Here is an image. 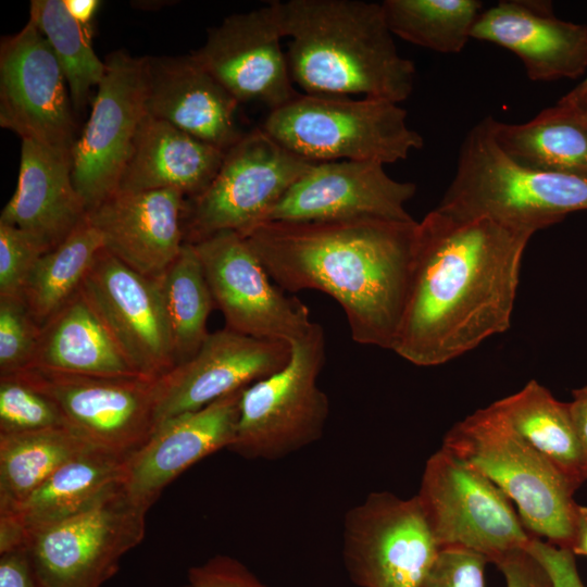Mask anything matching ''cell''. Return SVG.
<instances>
[{
  "label": "cell",
  "mask_w": 587,
  "mask_h": 587,
  "mask_svg": "<svg viewBox=\"0 0 587 587\" xmlns=\"http://www.w3.org/2000/svg\"><path fill=\"white\" fill-rule=\"evenodd\" d=\"M290 359L278 372L241 391L235 437L227 448L248 460L287 457L323 435L329 401L317 385L325 361L320 324L290 344Z\"/></svg>",
  "instance_id": "52a82bcc"
},
{
  "label": "cell",
  "mask_w": 587,
  "mask_h": 587,
  "mask_svg": "<svg viewBox=\"0 0 587 587\" xmlns=\"http://www.w3.org/2000/svg\"><path fill=\"white\" fill-rule=\"evenodd\" d=\"M314 163L289 151L261 127L246 133L225 152L210 185L187 199L185 240L189 243L222 230L243 234Z\"/></svg>",
  "instance_id": "30bf717a"
},
{
  "label": "cell",
  "mask_w": 587,
  "mask_h": 587,
  "mask_svg": "<svg viewBox=\"0 0 587 587\" xmlns=\"http://www.w3.org/2000/svg\"><path fill=\"white\" fill-rule=\"evenodd\" d=\"M192 245L227 328L289 345L310 332L308 307L271 283L241 234L222 230Z\"/></svg>",
  "instance_id": "4fadbf2b"
},
{
  "label": "cell",
  "mask_w": 587,
  "mask_h": 587,
  "mask_svg": "<svg viewBox=\"0 0 587 587\" xmlns=\"http://www.w3.org/2000/svg\"><path fill=\"white\" fill-rule=\"evenodd\" d=\"M491 129L499 148L524 167L587 176V126L569 105L557 103L521 124L492 117Z\"/></svg>",
  "instance_id": "83f0119b"
},
{
  "label": "cell",
  "mask_w": 587,
  "mask_h": 587,
  "mask_svg": "<svg viewBox=\"0 0 587 587\" xmlns=\"http://www.w3.org/2000/svg\"><path fill=\"white\" fill-rule=\"evenodd\" d=\"M80 288L139 375L160 378L176 365L157 277L140 274L103 248Z\"/></svg>",
  "instance_id": "e0dca14e"
},
{
  "label": "cell",
  "mask_w": 587,
  "mask_h": 587,
  "mask_svg": "<svg viewBox=\"0 0 587 587\" xmlns=\"http://www.w3.org/2000/svg\"><path fill=\"white\" fill-rule=\"evenodd\" d=\"M91 446L68 427L0 434V513L16 510L61 465Z\"/></svg>",
  "instance_id": "f546056e"
},
{
  "label": "cell",
  "mask_w": 587,
  "mask_h": 587,
  "mask_svg": "<svg viewBox=\"0 0 587 587\" xmlns=\"http://www.w3.org/2000/svg\"><path fill=\"white\" fill-rule=\"evenodd\" d=\"M0 125L72 157L76 123L70 89L45 36L29 18L0 45Z\"/></svg>",
  "instance_id": "5bb4252c"
},
{
  "label": "cell",
  "mask_w": 587,
  "mask_h": 587,
  "mask_svg": "<svg viewBox=\"0 0 587 587\" xmlns=\"http://www.w3.org/2000/svg\"><path fill=\"white\" fill-rule=\"evenodd\" d=\"M88 215L72 178V157L22 139L17 185L0 222L20 228L46 251L73 233Z\"/></svg>",
  "instance_id": "cb8c5ba5"
},
{
  "label": "cell",
  "mask_w": 587,
  "mask_h": 587,
  "mask_svg": "<svg viewBox=\"0 0 587 587\" xmlns=\"http://www.w3.org/2000/svg\"><path fill=\"white\" fill-rule=\"evenodd\" d=\"M502 572L507 587H552L544 566L526 550H514L495 563Z\"/></svg>",
  "instance_id": "60d3db41"
},
{
  "label": "cell",
  "mask_w": 587,
  "mask_h": 587,
  "mask_svg": "<svg viewBox=\"0 0 587 587\" xmlns=\"http://www.w3.org/2000/svg\"><path fill=\"white\" fill-rule=\"evenodd\" d=\"M67 427L58 403L24 374L0 377V434Z\"/></svg>",
  "instance_id": "e575fe53"
},
{
  "label": "cell",
  "mask_w": 587,
  "mask_h": 587,
  "mask_svg": "<svg viewBox=\"0 0 587 587\" xmlns=\"http://www.w3.org/2000/svg\"><path fill=\"white\" fill-rule=\"evenodd\" d=\"M282 38L277 1H273L228 15L208 30L205 42L192 54L239 103L258 101L272 111L299 95Z\"/></svg>",
  "instance_id": "2e32d148"
},
{
  "label": "cell",
  "mask_w": 587,
  "mask_h": 587,
  "mask_svg": "<svg viewBox=\"0 0 587 587\" xmlns=\"http://www.w3.org/2000/svg\"><path fill=\"white\" fill-rule=\"evenodd\" d=\"M442 448L489 478L512 500L525 528L560 548L573 545L577 489L490 404L452 426Z\"/></svg>",
  "instance_id": "5b68a950"
},
{
  "label": "cell",
  "mask_w": 587,
  "mask_h": 587,
  "mask_svg": "<svg viewBox=\"0 0 587 587\" xmlns=\"http://www.w3.org/2000/svg\"><path fill=\"white\" fill-rule=\"evenodd\" d=\"M71 15L89 33L92 34V23L101 1L98 0H64Z\"/></svg>",
  "instance_id": "f6af8a7d"
},
{
  "label": "cell",
  "mask_w": 587,
  "mask_h": 587,
  "mask_svg": "<svg viewBox=\"0 0 587 587\" xmlns=\"http://www.w3.org/2000/svg\"><path fill=\"white\" fill-rule=\"evenodd\" d=\"M294 84L304 93L407 100L415 66L394 41L382 3L361 0L277 1Z\"/></svg>",
  "instance_id": "3957f363"
},
{
  "label": "cell",
  "mask_w": 587,
  "mask_h": 587,
  "mask_svg": "<svg viewBox=\"0 0 587 587\" xmlns=\"http://www.w3.org/2000/svg\"><path fill=\"white\" fill-rule=\"evenodd\" d=\"M33 367L89 376H141L80 287L41 325Z\"/></svg>",
  "instance_id": "484cf974"
},
{
  "label": "cell",
  "mask_w": 587,
  "mask_h": 587,
  "mask_svg": "<svg viewBox=\"0 0 587 587\" xmlns=\"http://www.w3.org/2000/svg\"><path fill=\"white\" fill-rule=\"evenodd\" d=\"M375 161L314 163L270 208L260 223L383 217L408 221L413 183L391 178ZM259 223V224H260Z\"/></svg>",
  "instance_id": "d6986e66"
},
{
  "label": "cell",
  "mask_w": 587,
  "mask_h": 587,
  "mask_svg": "<svg viewBox=\"0 0 587 587\" xmlns=\"http://www.w3.org/2000/svg\"><path fill=\"white\" fill-rule=\"evenodd\" d=\"M88 121L72 149V178L88 213L118 190L137 129L147 115L143 57L107 55Z\"/></svg>",
  "instance_id": "7c38bea8"
},
{
  "label": "cell",
  "mask_w": 587,
  "mask_h": 587,
  "mask_svg": "<svg viewBox=\"0 0 587 587\" xmlns=\"http://www.w3.org/2000/svg\"><path fill=\"white\" fill-rule=\"evenodd\" d=\"M187 197L173 189L116 191L87 215L103 248L133 270L158 277L185 240Z\"/></svg>",
  "instance_id": "7402d4cb"
},
{
  "label": "cell",
  "mask_w": 587,
  "mask_h": 587,
  "mask_svg": "<svg viewBox=\"0 0 587 587\" xmlns=\"http://www.w3.org/2000/svg\"><path fill=\"white\" fill-rule=\"evenodd\" d=\"M147 512L121 486L88 509L29 533L25 549L38 587H101L143 539Z\"/></svg>",
  "instance_id": "9c48e42d"
},
{
  "label": "cell",
  "mask_w": 587,
  "mask_h": 587,
  "mask_svg": "<svg viewBox=\"0 0 587 587\" xmlns=\"http://www.w3.org/2000/svg\"><path fill=\"white\" fill-rule=\"evenodd\" d=\"M43 252L28 234L0 222V297L23 299L29 275Z\"/></svg>",
  "instance_id": "8d00e7d4"
},
{
  "label": "cell",
  "mask_w": 587,
  "mask_h": 587,
  "mask_svg": "<svg viewBox=\"0 0 587 587\" xmlns=\"http://www.w3.org/2000/svg\"><path fill=\"white\" fill-rule=\"evenodd\" d=\"M102 249V238L87 217L62 242L40 255L23 295L40 326L79 289Z\"/></svg>",
  "instance_id": "1f68e13d"
},
{
  "label": "cell",
  "mask_w": 587,
  "mask_h": 587,
  "mask_svg": "<svg viewBox=\"0 0 587 587\" xmlns=\"http://www.w3.org/2000/svg\"><path fill=\"white\" fill-rule=\"evenodd\" d=\"M487 563L486 558L471 550L441 549L423 587H485Z\"/></svg>",
  "instance_id": "74e56055"
},
{
  "label": "cell",
  "mask_w": 587,
  "mask_h": 587,
  "mask_svg": "<svg viewBox=\"0 0 587 587\" xmlns=\"http://www.w3.org/2000/svg\"><path fill=\"white\" fill-rule=\"evenodd\" d=\"M526 550L544 566L552 587H585L570 549L534 537Z\"/></svg>",
  "instance_id": "ab89813d"
},
{
  "label": "cell",
  "mask_w": 587,
  "mask_h": 587,
  "mask_svg": "<svg viewBox=\"0 0 587 587\" xmlns=\"http://www.w3.org/2000/svg\"><path fill=\"white\" fill-rule=\"evenodd\" d=\"M191 587H268L235 558L218 554L188 571Z\"/></svg>",
  "instance_id": "f35d334b"
},
{
  "label": "cell",
  "mask_w": 587,
  "mask_h": 587,
  "mask_svg": "<svg viewBox=\"0 0 587 587\" xmlns=\"http://www.w3.org/2000/svg\"><path fill=\"white\" fill-rule=\"evenodd\" d=\"M0 587H38L25 548L0 553Z\"/></svg>",
  "instance_id": "b9f144b4"
},
{
  "label": "cell",
  "mask_w": 587,
  "mask_h": 587,
  "mask_svg": "<svg viewBox=\"0 0 587 587\" xmlns=\"http://www.w3.org/2000/svg\"><path fill=\"white\" fill-rule=\"evenodd\" d=\"M419 222L275 221L241 234L278 287L316 289L342 308L352 339L392 350L410 289Z\"/></svg>",
  "instance_id": "7a4b0ae2"
},
{
  "label": "cell",
  "mask_w": 587,
  "mask_h": 587,
  "mask_svg": "<svg viewBox=\"0 0 587 587\" xmlns=\"http://www.w3.org/2000/svg\"><path fill=\"white\" fill-rule=\"evenodd\" d=\"M127 458L88 447L61 465L12 512L27 535L68 519L123 484Z\"/></svg>",
  "instance_id": "4316f807"
},
{
  "label": "cell",
  "mask_w": 587,
  "mask_h": 587,
  "mask_svg": "<svg viewBox=\"0 0 587 587\" xmlns=\"http://www.w3.org/2000/svg\"><path fill=\"white\" fill-rule=\"evenodd\" d=\"M290 353L285 341L255 338L227 327L210 333L189 360L157 378L155 427L280 371Z\"/></svg>",
  "instance_id": "ac0fdd59"
},
{
  "label": "cell",
  "mask_w": 587,
  "mask_h": 587,
  "mask_svg": "<svg viewBox=\"0 0 587 587\" xmlns=\"http://www.w3.org/2000/svg\"><path fill=\"white\" fill-rule=\"evenodd\" d=\"M571 551L587 557V507L578 504Z\"/></svg>",
  "instance_id": "bcb514c9"
},
{
  "label": "cell",
  "mask_w": 587,
  "mask_h": 587,
  "mask_svg": "<svg viewBox=\"0 0 587 587\" xmlns=\"http://www.w3.org/2000/svg\"><path fill=\"white\" fill-rule=\"evenodd\" d=\"M573 400L569 402L574 427L580 445L584 474L587 479V386L572 391Z\"/></svg>",
  "instance_id": "7bdbcfd3"
},
{
  "label": "cell",
  "mask_w": 587,
  "mask_h": 587,
  "mask_svg": "<svg viewBox=\"0 0 587 587\" xmlns=\"http://www.w3.org/2000/svg\"><path fill=\"white\" fill-rule=\"evenodd\" d=\"M439 551L416 496L372 492L345 516L342 558L359 587H423Z\"/></svg>",
  "instance_id": "8fae6325"
},
{
  "label": "cell",
  "mask_w": 587,
  "mask_h": 587,
  "mask_svg": "<svg viewBox=\"0 0 587 587\" xmlns=\"http://www.w3.org/2000/svg\"><path fill=\"white\" fill-rule=\"evenodd\" d=\"M242 389L159 424L125 461L122 487L126 496L149 510L183 472L227 449L235 437Z\"/></svg>",
  "instance_id": "ffe728a7"
},
{
  "label": "cell",
  "mask_w": 587,
  "mask_h": 587,
  "mask_svg": "<svg viewBox=\"0 0 587 587\" xmlns=\"http://www.w3.org/2000/svg\"><path fill=\"white\" fill-rule=\"evenodd\" d=\"M382 7L394 36L436 52L459 53L471 39L483 4L477 0H385Z\"/></svg>",
  "instance_id": "d6a6232c"
},
{
  "label": "cell",
  "mask_w": 587,
  "mask_h": 587,
  "mask_svg": "<svg viewBox=\"0 0 587 587\" xmlns=\"http://www.w3.org/2000/svg\"><path fill=\"white\" fill-rule=\"evenodd\" d=\"M274 140L312 162L396 163L424 146L398 103L300 93L268 112L260 126Z\"/></svg>",
  "instance_id": "8992f818"
},
{
  "label": "cell",
  "mask_w": 587,
  "mask_h": 587,
  "mask_svg": "<svg viewBox=\"0 0 587 587\" xmlns=\"http://www.w3.org/2000/svg\"><path fill=\"white\" fill-rule=\"evenodd\" d=\"M471 38L513 52L534 82L575 79L587 68V25L557 17L550 1H499L478 15Z\"/></svg>",
  "instance_id": "44dd1931"
},
{
  "label": "cell",
  "mask_w": 587,
  "mask_h": 587,
  "mask_svg": "<svg viewBox=\"0 0 587 587\" xmlns=\"http://www.w3.org/2000/svg\"><path fill=\"white\" fill-rule=\"evenodd\" d=\"M147 114L226 152L245 133L239 102L193 57H143Z\"/></svg>",
  "instance_id": "603a6c76"
},
{
  "label": "cell",
  "mask_w": 587,
  "mask_h": 587,
  "mask_svg": "<svg viewBox=\"0 0 587 587\" xmlns=\"http://www.w3.org/2000/svg\"><path fill=\"white\" fill-rule=\"evenodd\" d=\"M440 548H461L496 563L533 536L489 478L445 448L426 462L416 495Z\"/></svg>",
  "instance_id": "ba28073f"
},
{
  "label": "cell",
  "mask_w": 587,
  "mask_h": 587,
  "mask_svg": "<svg viewBox=\"0 0 587 587\" xmlns=\"http://www.w3.org/2000/svg\"><path fill=\"white\" fill-rule=\"evenodd\" d=\"M558 103L569 105L574 109L578 117L587 126V93L577 98L562 97Z\"/></svg>",
  "instance_id": "7dc6e473"
},
{
  "label": "cell",
  "mask_w": 587,
  "mask_h": 587,
  "mask_svg": "<svg viewBox=\"0 0 587 587\" xmlns=\"http://www.w3.org/2000/svg\"><path fill=\"white\" fill-rule=\"evenodd\" d=\"M533 234L435 208L419 222L408 299L392 351L435 366L504 333Z\"/></svg>",
  "instance_id": "6da1fadb"
},
{
  "label": "cell",
  "mask_w": 587,
  "mask_h": 587,
  "mask_svg": "<svg viewBox=\"0 0 587 587\" xmlns=\"http://www.w3.org/2000/svg\"><path fill=\"white\" fill-rule=\"evenodd\" d=\"M587 93V77L564 97L577 98Z\"/></svg>",
  "instance_id": "c3c4849f"
},
{
  "label": "cell",
  "mask_w": 587,
  "mask_h": 587,
  "mask_svg": "<svg viewBox=\"0 0 587 587\" xmlns=\"http://www.w3.org/2000/svg\"><path fill=\"white\" fill-rule=\"evenodd\" d=\"M29 18L50 45L67 82L73 107L80 111L105 72L104 61L92 48V34L71 15L64 0H32Z\"/></svg>",
  "instance_id": "836d02e7"
},
{
  "label": "cell",
  "mask_w": 587,
  "mask_h": 587,
  "mask_svg": "<svg viewBox=\"0 0 587 587\" xmlns=\"http://www.w3.org/2000/svg\"><path fill=\"white\" fill-rule=\"evenodd\" d=\"M505 422L576 488L586 479L569 402L557 400L536 380L491 403Z\"/></svg>",
  "instance_id": "f1b7e54d"
},
{
  "label": "cell",
  "mask_w": 587,
  "mask_h": 587,
  "mask_svg": "<svg viewBox=\"0 0 587 587\" xmlns=\"http://www.w3.org/2000/svg\"><path fill=\"white\" fill-rule=\"evenodd\" d=\"M225 152L147 114L141 121L117 191L173 189L189 198L213 180Z\"/></svg>",
  "instance_id": "d4e9b609"
},
{
  "label": "cell",
  "mask_w": 587,
  "mask_h": 587,
  "mask_svg": "<svg viewBox=\"0 0 587 587\" xmlns=\"http://www.w3.org/2000/svg\"><path fill=\"white\" fill-rule=\"evenodd\" d=\"M40 330L24 299L0 297V377L33 366Z\"/></svg>",
  "instance_id": "d590c367"
},
{
  "label": "cell",
  "mask_w": 587,
  "mask_h": 587,
  "mask_svg": "<svg viewBox=\"0 0 587 587\" xmlns=\"http://www.w3.org/2000/svg\"><path fill=\"white\" fill-rule=\"evenodd\" d=\"M27 533L12 513H0V553L25 548Z\"/></svg>",
  "instance_id": "ee69618b"
},
{
  "label": "cell",
  "mask_w": 587,
  "mask_h": 587,
  "mask_svg": "<svg viewBox=\"0 0 587 587\" xmlns=\"http://www.w3.org/2000/svg\"><path fill=\"white\" fill-rule=\"evenodd\" d=\"M157 279L177 365L189 360L210 334L207 322L215 304L192 243L185 242Z\"/></svg>",
  "instance_id": "4dcf8cb0"
},
{
  "label": "cell",
  "mask_w": 587,
  "mask_h": 587,
  "mask_svg": "<svg viewBox=\"0 0 587 587\" xmlns=\"http://www.w3.org/2000/svg\"><path fill=\"white\" fill-rule=\"evenodd\" d=\"M492 116L464 137L454 176L439 204L464 218L487 217L530 234L587 210V176L524 167L497 145Z\"/></svg>",
  "instance_id": "277c9868"
},
{
  "label": "cell",
  "mask_w": 587,
  "mask_h": 587,
  "mask_svg": "<svg viewBox=\"0 0 587 587\" xmlns=\"http://www.w3.org/2000/svg\"><path fill=\"white\" fill-rule=\"evenodd\" d=\"M61 409L66 425L88 444L128 458L154 430L155 380L28 369L22 372Z\"/></svg>",
  "instance_id": "9a60e30c"
}]
</instances>
